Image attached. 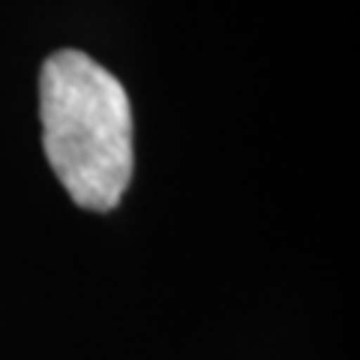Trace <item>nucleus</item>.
Here are the masks:
<instances>
[{"label": "nucleus", "mask_w": 360, "mask_h": 360, "mask_svg": "<svg viewBox=\"0 0 360 360\" xmlns=\"http://www.w3.org/2000/svg\"><path fill=\"white\" fill-rule=\"evenodd\" d=\"M45 156L78 207L111 210L132 177L127 90L82 51H58L39 75Z\"/></svg>", "instance_id": "nucleus-1"}]
</instances>
